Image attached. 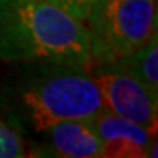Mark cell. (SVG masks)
Returning a JSON list of instances; mask_svg holds the SVG:
<instances>
[{
  "label": "cell",
  "mask_w": 158,
  "mask_h": 158,
  "mask_svg": "<svg viewBox=\"0 0 158 158\" xmlns=\"http://www.w3.org/2000/svg\"><path fill=\"white\" fill-rule=\"evenodd\" d=\"M0 84L3 121L23 135L61 121H90L103 106L87 68L58 63H16Z\"/></svg>",
  "instance_id": "obj_1"
},
{
  "label": "cell",
  "mask_w": 158,
  "mask_h": 158,
  "mask_svg": "<svg viewBox=\"0 0 158 158\" xmlns=\"http://www.w3.org/2000/svg\"><path fill=\"white\" fill-rule=\"evenodd\" d=\"M0 61L87 68V27L48 0H0Z\"/></svg>",
  "instance_id": "obj_2"
},
{
  "label": "cell",
  "mask_w": 158,
  "mask_h": 158,
  "mask_svg": "<svg viewBox=\"0 0 158 158\" xmlns=\"http://www.w3.org/2000/svg\"><path fill=\"white\" fill-rule=\"evenodd\" d=\"M90 64L118 63L156 31L155 0H103L85 19Z\"/></svg>",
  "instance_id": "obj_3"
},
{
  "label": "cell",
  "mask_w": 158,
  "mask_h": 158,
  "mask_svg": "<svg viewBox=\"0 0 158 158\" xmlns=\"http://www.w3.org/2000/svg\"><path fill=\"white\" fill-rule=\"evenodd\" d=\"M87 71L97 84L106 110L156 134L158 97L150 94L118 63L89 64Z\"/></svg>",
  "instance_id": "obj_4"
},
{
  "label": "cell",
  "mask_w": 158,
  "mask_h": 158,
  "mask_svg": "<svg viewBox=\"0 0 158 158\" xmlns=\"http://www.w3.org/2000/svg\"><path fill=\"white\" fill-rule=\"evenodd\" d=\"M103 145V156L143 158L156 156V134L118 116L105 106L89 121Z\"/></svg>",
  "instance_id": "obj_5"
},
{
  "label": "cell",
  "mask_w": 158,
  "mask_h": 158,
  "mask_svg": "<svg viewBox=\"0 0 158 158\" xmlns=\"http://www.w3.org/2000/svg\"><path fill=\"white\" fill-rule=\"evenodd\" d=\"M39 156L61 158H98L103 156V145L89 121H61L39 132Z\"/></svg>",
  "instance_id": "obj_6"
},
{
  "label": "cell",
  "mask_w": 158,
  "mask_h": 158,
  "mask_svg": "<svg viewBox=\"0 0 158 158\" xmlns=\"http://www.w3.org/2000/svg\"><path fill=\"white\" fill-rule=\"evenodd\" d=\"M121 68H124L129 74H132L140 84H143L150 94L158 97V37L156 31L150 35V39L134 50L124 58L118 61Z\"/></svg>",
  "instance_id": "obj_7"
},
{
  "label": "cell",
  "mask_w": 158,
  "mask_h": 158,
  "mask_svg": "<svg viewBox=\"0 0 158 158\" xmlns=\"http://www.w3.org/2000/svg\"><path fill=\"white\" fill-rule=\"evenodd\" d=\"M27 155L24 137L0 118V158H21Z\"/></svg>",
  "instance_id": "obj_8"
},
{
  "label": "cell",
  "mask_w": 158,
  "mask_h": 158,
  "mask_svg": "<svg viewBox=\"0 0 158 158\" xmlns=\"http://www.w3.org/2000/svg\"><path fill=\"white\" fill-rule=\"evenodd\" d=\"M48 2L56 5V6H60L61 10L69 13V15L74 16L76 19L85 23V19L90 16V13L94 11L103 0H48Z\"/></svg>",
  "instance_id": "obj_9"
},
{
  "label": "cell",
  "mask_w": 158,
  "mask_h": 158,
  "mask_svg": "<svg viewBox=\"0 0 158 158\" xmlns=\"http://www.w3.org/2000/svg\"><path fill=\"white\" fill-rule=\"evenodd\" d=\"M155 2H156V0H155Z\"/></svg>",
  "instance_id": "obj_10"
}]
</instances>
